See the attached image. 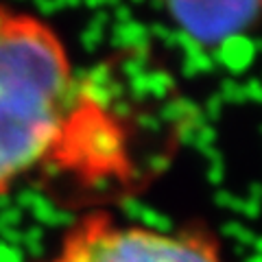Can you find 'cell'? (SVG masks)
<instances>
[{
	"instance_id": "7a4b0ae2",
	"label": "cell",
	"mask_w": 262,
	"mask_h": 262,
	"mask_svg": "<svg viewBox=\"0 0 262 262\" xmlns=\"http://www.w3.org/2000/svg\"><path fill=\"white\" fill-rule=\"evenodd\" d=\"M57 262H227L208 229H153L90 212L68 227Z\"/></svg>"
},
{
	"instance_id": "6da1fadb",
	"label": "cell",
	"mask_w": 262,
	"mask_h": 262,
	"mask_svg": "<svg viewBox=\"0 0 262 262\" xmlns=\"http://www.w3.org/2000/svg\"><path fill=\"white\" fill-rule=\"evenodd\" d=\"M103 122L59 33L0 3V196L46 164L81 158L88 140H112Z\"/></svg>"
},
{
	"instance_id": "277c9868",
	"label": "cell",
	"mask_w": 262,
	"mask_h": 262,
	"mask_svg": "<svg viewBox=\"0 0 262 262\" xmlns=\"http://www.w3.org/2000/svg\"><path fill=\"white\" fill-rule=\"evenodd\" d=\"M39 262H57L55 258H48V260H39Z\"/></svg>"
},
{
	"instance_id": "3957f363",
	"label": "cell",
	"mask_w": 262,
	"mask_h": 262,
	"mask_svg": "<svg viewBox=\"0 0 262 262\" xmlns=\"http://www.w3.org/2000/svg\"><path fill=\"white\" fill-rule=\"evenodd\" d=\"M188 35L206 44L247 31L262 15V0H166Z\"/></svg>"
}]
</instances>
